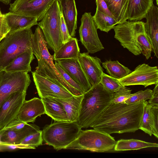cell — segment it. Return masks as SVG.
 Returning <instances> with one entry per match:
<instances>
[{"label":"cell","instance_id":"cell-35","mask_svg":"<svg viewBox=\"0 0 158 158\" xmlns=\"http://www.w3.org/2000/svg\"><path fill=\"white\" fill-rule=\"evenodd\" d=\"M131 90L130 88L126 89L118 92L114 93L111 102L115 103L124 102L131 95Z\"/></svg>","mask_w":158,"mask_h":158},{"label":"cell","instance_id":"cell-41","mask_svg":"<svg viewBox=\"0 0 158 158\" xmlns=\"http://www.w3.org/2000/svg\"><path fill=\"white\" fill-rule=\"evenodd\" d=\"M11 0H0V2L6 5L9 4Z\"/></svg>","mask_w":158,"mask_h":158},{"label":"cell","instance_id":"cell-39","mask_svg":"<svg viewBox=\"0 0 158 158\" xmlns=\"http://www.w3.org/2000/svg\"><path fill=\"white\" fill-rule=\"evenodd\" d=\"M96 9L98 10L106 15L114 17L108 9L104 0H96Z\"/></svg>","mask_w":158,"mask_h":158},{"label":"cell","instance_id":"cell-29","mask_svg":"<svg viewBox=\"0 0 158 158\" xmlns=\"http://www.w3.org/2000/svg\"><path fill=\"white\" fill-rule=\"evenodd\" d=\"M102 63V67L106 69L110 76L118 79L126 76L132 71L118 60L112 61L110 60Z\"/></svg>","mask_w":158,"mask_h":158},{"label":"cell","instance_id":"cell-25","mask_svg":"<svg viewBox=\"0 0 158 158\" xmlns=\"http://www.w3.org/2000/svg\"><path fill=\"white\" fill-rule=\"evenodd\" d=\"M77 39L72 37L67 42L63 44L53 55V60L75 59H78L80 53Z\"/></svg>","mask_w":158,"mask_h":158},{"label":"cell","instance_id":"cell-38","mask_svg":"<svg viewBox=\"0 0 158 158\" xmlns=\"http://www.w3.org/2000/svg\"><path fill=\"white\" fill-rule=\"evenodd\" d=\"M10 28L5 20L4 15L0 16V39L2 40L10 31Z\"/></svg>","mask_w":158,"mask_h":158},{"label":"cell","instance_id":"cell-22","mask_svg":"<svg viewBox=\"0 0 158 158\" xmlns=\"http://www.w3.org/2000/svg\"><path fill=\"white\" fill-rule=\"evenodd\" d=\"M154 0H129L128 19L130 21H140L145 18L153 4Z\"/></svg>","mask_w":158,"mask_h":158},{"label":"cell","instance_id":"cell-11","mask_svg":"<svg viewBox=\"0 0 158 158\" xmlns=\"http://www.w3.org/2000/svg\"><path fill=\"white\" fill-rule=\"evenodd\" d=\"M124 86L140 85L144 87L158 84L157 66L152 67L143 64L138 65L126 76L118 79Z\"/></svg>","mask_w":158,"mask_h":158},{"label":"cell","instance_id":"cell-30","mask_svg":"<svg viewBox=\"0 0 158 158\" xmlns=\"http://www.w3.org/2000/svg\"><path fill=\"white\" fill-rule=\"evenodd\" d=\"M93 17L97 29L107 33L118 24L114 18L102 12L97 9Z\"/></svg>","mask_w":158,"mask_h":158},{"label":"cell","instance_id":"cell-18","mask_svg":"<svg viewBox=\"0 0 158 158\" xmlns=\"http://www.w3.org/2000/svg\"><path fill=\"white\" fill-rule=\"evenodd\" d=\"M158 107L152 106L145 101L139 129L158 138Z\"/></svg>","mask_w":158,"mask_h":158},{"label":"cell","instance_id":"cell-42","mask_svg":"<svg viewBox=\"0 0 158 158\" xmlns=\"http://www.w3.org/2000/svg\"><path fill=\"white\" fill-rule=\"evenodd\" d=\"M2 14H3L2 13L0 8V16H2Z\"/></svg>","mask_w":158,"mask_h":158},{"label":"cell","instance_id":"cell-24","mask_svg":"<svg viewBox=\"0 0 158 158\" xmlns=\"http://www.w3.org/2000/svg\"><path fill=\"white\" fill-rule=\"evenodd\" d=\"M35 59L33 52H24L18 55L3 70L8 72L31 71L30 64Z\"/></svg>","mask_w":158,"mask_h":158},{"label":"cell","instance_id":"cell-33","mask_svg":"<svg viewBox=\"0 0 158 158\" xmlns=\"http://www.w3.org/2000/svg\"><path fill=\"white\" fill-rule=\"evenodd\" d=\"M152 93V90L149 89L144 90H140L131 94V96L125 101L124 102L128 104L146 101L151 98Z\"/></svg>","mask_w":158,"mask_h":158},{"label":"cell","instance_id":"cell-10","mask_svg":"<svg viewBox=\"0 0 158 158\" xmlns=\"http://www.w3.org/2000/svg\"><path fill=\"white\" fill-rule=\"evenodd\" d=\"M79 29L80 40L90 53H94L104 48L97 33V28L91 12L82 16Z\"/></svg>","mask_w":158,"mask_h":158},{"label":"cell","instance_id":"cell-9","mask_svg":"<svg viewBox=\"0 0 158 158\" xmlns=\"http://www.w3.org/2000/svg\"><path fill=\"white\" fill-rule=\"evenodd\" d=\"M31 82L28 73L0 71V107L12 93L27 92Z\"/></svg>","mask_w":158,"mask_h":158},{"label":"cell","instance_id":"cell-27","mask_svg":"<svg viewBox=\"0 0 158 158\" xmlns=\"http://www.w3.org/2000/svg\"><path fill=\"white\" fill-rule=\"evenodd\" d=\"M108 9L118 24L128 19V8L129 0H104Z\"/></svg>","mask_w":158,"mask_h":158},{"label":"cell","instance_id":"cell-8","mask_svg":"<svg viewBox=\"0 0 158 158\" xmlns=\"http://www.w3.org/2000/svg\"><path fill=\"white\" fill-rule=\"evenodd\" d=\"M144 23L141 21H126L113 28L114 37L121 46L135 56L142 53V50L138 40L141 33L145 30Z\"/></svg>","mask_w":158,"mask_h":158},{"label":"cell","instance_id":"cell-17","mask_svg":"<svg viewBox=\"0 0 158 158\" xmlns=\"http://www.w3.org/2000/svg\"><path fill=\"white\" fill-rule=\"evenodd\" d=\"M83 88L85 93L92 86L84 72L78 59H69L55 61Z\"/></svg>","mask_w":158,"mask_h":158},{"label":"cell","instance_id":"cell-19","mask_svg":"<svg viewBox=\"0 0 158 158\" xmlns=\"http://www.w3.org/2000/svg\"><path fill=\"white\" fill-rule=\"evenodd\" d=\"M39 127L28 123L23 128L17 130H0V144L18 145L28 135Z\"/></svg>","mask_w":158,"mask_h":158},{"label":"cell","instance_id":"cell-23","mask_svg":"<svg viewBox=\"0 0 158 158\" xmlns=\"http://www.w3.org/2000/svg\"><path fill=\"white\" fill-rule=\"evenodd\" d=\"M44 104L45 114L55 121L69 122L62 105L54 98H41Z\"/></svg>","mask_w":158,"mask_h":158},{"label":"cell","instance_id":"cell-6","mask_svg":"<svg viewBox=\"0 0 158 158\" xmlns=\"http://www.w3.org/2000/svg\"><path fill=\"white\" fill-rule=\"evenodd\" d=\"M116 142L110 135L99 131L81 130L77 138L65 149L104 152L114 150Z\"/></svg>","mask_w":158,"mask_h":158},{"label":"cell","instance_id":"cell-7","mask_svg":"<svg viewBox=\"0 0 158 158\" xmlns=\"http://www.w3.org/2000/svg\"><path fill=\"white\" fill-rule=\"evenodd\" d=\"M61 13L58 0H55L38 24L47 46L54 52L63 44L61 30Z\"/></svg>","mask_w":158,"mask_h":158},{"label":"cell","instance_id":"cell-21","mask_svg":"<svg viewBox=\"0 0 158 158\" xmlns=\"http://www.w3.org/2000/svg\"><path fill=\"white\" fill-rule=\"evenodd\" d=\"M5 20L12 33L38 25L36 18L9 12L4 14Z\"/></svg>","mask_w":158,"mask_h":158},{"label":"cell","instance_id":"cell-37","mask_svg":"<svg viewBox=\"0 0 158 158\" xmlns=\"http://www.w3.org/2000/svg\"><path fill=\"white\" fill-rule=\"evenodd\" d=\"M61 30L63 44L68 41L72 37L69 35L66 24L62 13L60 15Z\"/></svg>","mask_w":158,"mask_h":158},{"label":"cell","instance_id":"cell-1","mask_svg":"<svg viewBox=\"0 0 158 158\" xmlns=\"http://www.w3.org/2000/svg\"><path fill=\"white\" fill-rule=\"evenodd\" d=\"M145 101L128 104L111 102L90 127L109 135L134 132L139 129Z\"/></svg>","mask_w":158,"mask_h":158},{"label":"cell","instance_id":"cell-12","mask_svg":"<svg viewBox=\"0 0 158 158\" xmlns=\"http://www.w3.org/2000/svg\"><path fill=\"white\" fill-rule=\"evenodd\" d=\"M55 0H15L10 12L35 17L40 21Z\"/></svg>","mask_w":158,"mask_h":158},{"label":"cell","instance_id":"cell-44","mask_svg":"<svg viewBox=\"0 0 158 158\" xmlns=\"http://www.w3.org/2000/svg\"><path fill=\"white\" fill-rule=\"evenodd\" d=\"M2 40L1 39H0V42Z\"/></svg>","mask_w":158,"mask_h":158},{"label":"cell","instance_id":"cell-16","mask_svg":"<svg viewBox=\"0 0 158 158\" xmlns=\"http://www.w3.org/2000/svg\"><path fill=\"white\" fill-rule=\"evenodd\" d=\"M45 114L44 107L41 99L35 97L24 101L16 118L26 123H34L37 117Z\"/></svg>","mask_w":158,"mask_h":158},{"label":"cell","instance_id":"cell-40","mask_svg":"<svg viewBox=\"0 0 158 158\" xmlns=\"http://www.w3.org/2000/svg\"><path fill=\"white\" fill-rule=\"evenodd\" d=\"M151 98L148 102L151 106L158 107V84L155 85Z\"/></svg>","mask_w":158,"mask_h":158},{"label":"cell","instance_id":"cell-2","mask_svg":"<svg viewBox=\"0 0 158 158\" xmlns=\"http://www.w3.org/2000/svg\"><path fill=\"white\" fill-rule=\"evenodd\" d=\"M31 46L38 61L36 72L64 87L73 96L83 94L70 85L58 71L53 62V56L49 52L42 30L38 26L32 35Z\"/></svg>","mask_w":158,"mask_h":158},{"label":"cell","instance_id":"cell-31","mask_svg":"<svg viewBox=\"0 0 158 158\" xmlns=\"http://www.w3.org/2000/svg\"><path fill=\"white\" fill-rule=\"evenodd\" d=\"M43 141L42 131L39 127L27 136L19 145L22 149H35L41 145Z\"/></svg>","mask_w":158,"mask_h":158},{"label":"cell","instance_id":"cell-5","mask_svg":"<svg viewBox=\"0 0 158 158\" xmlns=\"http://www.w3.org/2000/svg\"><path fill=\"white\" fill-rule=\"evenodd\" d=\"M81 130L76 121H55L44 127L43 139L56 150L65 149L77 138Z\"/></svg>","mask_w":158,"mask_h":158},{"label":"cell","instance_id":"cell-13","mask_svg":"<svg viewBox=\"0 0 158 158\" xmlns=\"http://www.w3.org/2000/svg\"><path fill=\"white\" fill-rule=\"evenodd\" d=\"M32 74L38 93L40 98L51 97L66 99L73 96L64 87L35 70L32 72Z\"/></svg>","mask_w":158,"mask_h":158},{"label":"cell","instance_id":"cell-43","mask_svg":"<svg viewBox=\"0 0 158 158\" xmlns=\"http://www.w3.org/2000/svg\"><path fill=\"white\" fill-rule=\"evenodd\" d=\"M156 4H157V5H158V0H156Z\"/></svg>","mask_w":158,"mask_h":158},{"label":"cell","instance_id":"cell-4","mask_svg":"<svg viewBox=\"0 0 158 158\" xmlns=\"http://www.w3.org/2000/svg\"><path fill=\"white\" fill-rule=\"evenodd\" d=\"M31 28L8 33L0 42V71L19 55L24 52H33Z\"/></svg>","mask_w":158,"mask_h":158},{"label":"cell","instance_id":"cell-32","mask_svg":"<svg viewBox=\"0 0 158 158\" xmlns=\"http://www.w3.org/2000/svg\"><path fill=\"white\" fill-rule=\"evenodd\" d=\"M100 83L108 90L116 93L124 90L126 87L123 85L119 80L103 72Z\"/></svg>","mask_w":158,"mask_h":158},{"label":"cell","instance_id":"cell-3","mask_svg":"<svg viewBox=\"0 0 158 158\" xmlns=\"http://www.w3.org/2000/svg\"><path fill=\"white\" fill-rule=\"evenodd\" d=\"M114 93L100 83L83 95L77 123L82 128L90 127L99 114L111 103Z\"/></svg>","mask_w":158,"mask_h":158},{"label":"cell","instance_id":"cell-36","mask_svg":"<svg viewBox=\"0 0 158 158\" xmlns=\"http://www.w3.org/2000/svg\"><path fill=\"white\" fill-rule=\"evenodd\" d=\"M27 123L19 120L16 118L2 129L4 130H19L23 128Z\"/></svg>","mask_w":158,"mask_h":158},{"label":"cell","instance_id":"cell-20","mask_svg":"<svg viewBox=\"0 0 158 158\" xmlns=\"http://www.w3.org/2000/svg\"><path fill=\"white\" fill-rule=\"evenodd\" d=\"M70 35L75 36L77 12L75 0H58Z\"/></svg>","mask_w":158,"mask_h":158},{"label":"cell","instance_id":"cell-14","mask_svg":"<svg viewBox=\"0 0 158 158\" xmlns=\"http://www.w3.org/2000/svg\"><path fill=\"white\" fill-rule=\"evenodd\" d=\"M26 92H15L10 95L0 107V130L16 118L19 110L25 100Z\"/></svg>","mask_w":158,"mask_h":158},{"label":"cell","instance_id":"cell-26","mask_svg":"<svg viewBox=\"0 0 158 158\" xmlns=\"http://www.w3.org/2000/svg\"><path fill=\"white\" fill-rule=\"evenodd\" d=\"M83 95L66 99L54 98L63 106L69 122L77 121Z\"/></svg>","mask_w":158,"mask_h":158},{"label":"cell","instance_id":"cell-28","mask_svg":"<svg viewBox=\"0 0 158 158\" xmlns=\"http://www.w3.org/2000/svg\"><path fill=\"white\" fill-rule=\"evenodd\" d=\"M151 147L158 148V144L137 139H121L117 141L114 150L116 151H122Z\"/></svg>","mask_w":158,"mask_h":158},{"label":"cell","instance_id":"cell-34","mask_svg":"<svg viewBox=\"0 0 158 158\" xmlns=\"http://www.w3.org/2000/svg\"><path fill=\"white\" fill-rule=\"evenodd\" d=\"M55 64L59 72L70 85L83 94L85 93V91L82 87L56 61H55Z\"/></svg>","mask_w":158,"mask_h":158},{"label":"cell","instance_id":"cell-15","mask_svg":"<svg viewBox=\"0 0 158 158\" xmlns=\"http://www.w3.org/2000/svg\"><path fill=\"white\" fill-rule=\"evenodd\" d=\"M78 60L92 87L99 83L103 72L100 59L85 52L80 53Z\"/></svg>","mask_w":158,"mask_h":158}]
</instances>
